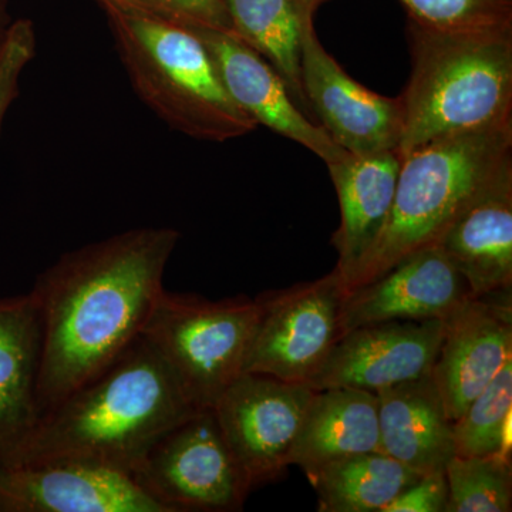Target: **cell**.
<instances>
[{"instance_id": "9a60e30c", "label": "cell", "mask_w": 512, "mask_h": 512, "mask_svg": "<svg viewBox=\"0 0 512 512\" xmlns=\"http://www.w3.org/2000/svg\"><path fill=\"white\" fill-rule=\"evenodd\" d=\"M191 30L207 47L229 97L256 126H265L308 148L326 164L345 156L346 151L333 143L322 127L303 116L285 80L241 37L217 30Z\"/></svg>"}, {"instance_id": "44dd1931", "label": "cell", "mask_w": 512, "mask_h": 512, "mask_svg": "<svg viewBox=\"0 0 512 512\" xmlns=\"http://www.w3.org/2000/svg\"><path fill=\"white\" fill-rule=\"evenodd\" d=\"M423 474L383 451L340 458L309 476L320 512H384Z\"/></svg>"}, {"instance_id": "9c48e42d", "label": "cell", "mask_w": 512, "mask_h": 512, "mask_svg": "<svg viewBox=\"0 0 512 512\" xmlns=\"http://www.w3.org/2000/svg\"><path fill=\"white\" fill-rule=\"evenodd\" d=\"M313 393L305 383L242 373L212 407L252 488L276 480L289 467Z\"/></svg>"}, {"instance_id": "8fae6325", "label": "cell", "mask_w": 512, "mask_h": 512, "mask_svg": "<svg viewBox=\"0 0 512 512\" xmlns=\"http://www.w3.org/2000/svg\"><path fill=\"white\" fill-rule=\"evenodd\" d=\"M301 77L306 101L318 114L320 127L346 153L399 150L400 97H384L352 79L323 49L313 23L303 32Z\"/></svg>"}, {"instance_id": "cb8c5ba5", "label": "cell", "mask_w": 512, "mask_h": 512, "mask_svg": "<svg viewBox=\"0 0 512 512\" xmlns=\"http://www.w3.org/2000/svg\"><path fill=\"white\" fill-rule=\"evenodd\" d=\"M447 512L512 511L510 454L454 456L446 470Z\"/></svg>"}, {"instance_id": "4dcf8cb0", "label": "cell", "mask_w": 512, "mask_h": 512, "mask_svg": "<svg viewBox=\"0 0 512 512\" xmlns=\"http://www.w3.org/2000/svg\"><path fill=\"white\" fill-rule=\"evenodd\" d=\"M301 2L303 3V6L312 13V15H315L316 9H318L322 3H325L326 0H301Z\"/></svg>"}, {"instance_id": "2e32d148", "label": "cell", "mask_w": 512, "mask_h": 512, "mask_svg": "<svg viewBox=\"0 0 512 512\" xmlns=\"http://www.w3.org/2000/svg\"><path fill=\"white\" fill-rule=\"evenodd\" d=\"M439 245L471 296L512 289V154L468 201Z\"/></svg>"}, {"instance_id": "30bf717a", "label": "cell", "mask_w": 512, "mask_h": 512, "mask_svg": "<svg viewBox=\"0 0 512 512\" xmlns=\"http://www.w3.org/2000/svg\"><path fill=\"white\" fill-rule=\"evenodd\" d=\"M444 320H392L349 330L308 380L313 390L377 393L430 375L444 338Z\"/></svg>"}, {"instance_id": "5bb4252c", "label": "cell", "mask_w": 512, "mask_h": 512, "mask_svg": "<svg viewBox=\"0 0 512 512\" xmlns=\"http://www.w3.org/2000/svg\"><path fill=\"white\" fill-rule=\"evenodd\" d=\"M0 512H165L130 476L70 461L0 460Z\"/></svg>"}, {"instance_id": "4316f807", "label": "cell", "mask_w": 512, "mask_h": 512, "mask_svg": "<svg viewBox=\"0 0 512 512\" xmlns=\"http://www.w3.org/2000/svg\"><path fill=\"white\" fill-rule=\"evenodd\" d=\"M141 12L187 29L234 33L225 0H133Z\"/></svg>"}, {"instance_id": "52a82bcc", "label": "cell", "mask_w": 512, "mask_h": 512, "mask_svg": "<svg viewBox=\"0 0 512 512\" xmlns=\"http://www.w3.org/2000/svg\"><path fill=\"white\" fill-rule=\"evenodd\" d=\"M165 512H234L252 490L212 409L164 434L131 476Z\"/></svg>"}, {"instance_id": "ba28073f", "label": "cell", "mask_w": 512, "mask_h": 512, "mask_svg": "<svg viewBox=\"0 0 512 512\" xmlns=\"http://www.w3.org/2000/svg\"><path fill=\"white\" fill-rule=\"evenodd\" d=\"M345 293L336 269L316 281L261 293L244 373L308 383L340 338Z\"/></svg>"}, {"instance_id": "f1b7e54d", "label": "cell", "mask_w": 512, "mask_h": 512, "mask_svg": "<svg viewBox=\"0 0 512 512\" xmlns=\"http://www.w3.org/2000/svg\"><path fill=\"white\" fill-rule=\"evenodd\" d=\"M10 25L12 23H9L6 19L5 10H3V5L0 3V50H2L3 43H5L6 36H8Z\"/></svg>"}, {"instance_id": "e0dca14e", "label": "cell", "mask_w": 512, "mask_h": 512, "mask_svg": "<svg viewBox=\"0 0 512 512\" xmlns=\"http://www.w3.org/2000/svg\"><path fill=\"white\" fill-rule=\"evenodd\" d=\"M402 161L399 150H384L346 153L326 164L339 200L340 225L332 245L338 252L335 269L345 288L389 220Z\"/></svg>"}, {"instance_id": "83f0119b", "label": "cell", "mask_w": 512, "mask_h": 512, "mask_svg": "<svg viewBox=\"0 0 512 512\" xmlns=\"http://www.w3.org/2000/svg\"><path fill=\"white\" fill-rule=\"evenodd\" d=\"M448 484L446 473L423 474L419 480L387 505L384 512H447Z\"/></svg>"}, {"instance_id": "7c38bea8", "label": "cell", "mask_w": 512, "mask_h": 512, "mask_svg": "<svg viewBox=\"0 0 512 512\" xmlns=\"http://www.w3.org/2000/svg\"><path fill=\"white\" fill-rule=\"evenodd\" d=\"M512 360V289L470 296L446 320L431 377L456 421Z\"/></svg>"}, {"instance_id": "4fadbf2b", "label": "cell", "mask_w": 512, "mask_h": 512, "mask_svg": "<svg viewBox=\"0 0 512 512\" xmlns=\"http://www.w3.org/2000/svg\"><path fill=\"white\" fill-rule=\"evenodd\" d=\"M471 293L440 245L420 249L379 278L346 291L340 336L360 326L392 320H446Z\"/></svg>"}, {"instance_id": "6da1fadb", "label": "cell", "mask_w": 512, "mask_h": 512, "mask_svg": "<svg viewBox=\"0 0 512 512\" xmlns=\"http://www.w3.org/2000/svg\"><path fill=\"white\" fill-rule=\"evenodd\" d=\"M180 238L174 228L127 229L66 252L37 276L30 292L43 325L42 414L140 338Z\"/></svg>"}, {"instance_id": "603a6c76", "label": "cell", "mask_w": 512, "mask_h": 512, "mask_svg": "<svg viewBox=\"0 0 512 512\" xmlns=\"http://www.w3.org/2000/svg\"><path fill=\"white\" fill-rule=\"evenodd\" d=\"M512 409V360L454 421L456 456L510 454L507 431Z\"/></svg>"}, {"instance_id": "d6986e66", "label": "cell", "mask_w": 512, "mask_h": 512, "mask_svg": "<svg viewBox=\"0 0 512 512\" xmlns=\"http://www.w3.org/2000/svg\"><path fill=\"white\" fill-rule=\"evenodd\" d=\"M380 450L420 474L446 470L456 456L454 421L430 375L376 393Z\"/></svg>"}, {"instance_id": "277c9868", "label": "cell", "mask_w": 512, "mask_h": 512, "mask_svg": "<svg viewBox=\"0 0 512 512\" xmlns=\"http://www.w3.org/2000/svg\"><path fill=\"white\" fill-rule=\"evenodd\" d=\"M101 6L131 87L171 130L227 143L258 128L229 97L197 33L138 9Z\"/></svg>"}, {"instance_id": "d4e9b609", "label": "cell", "mask_w": 512, "mask_h": 512, "mask_svg": "<svg viewBox=\"0 0 512 512\" xmlns=\"http://www.w3.org/2000/svg\"><path fill=\"white\" fill-rule=\"evenodd\" d=\"M410 20L440 30L512 28V0H400Z\"/></svg>"}, {"instance_id": "7a4b0ae2", "label": "cell", "mask_w": 512, "mask_h": 512, "mask_svg": "<svg viewBox=\"0 0 512 512\" xmlns=\"http://www.w3.org/2000/svg\"><path fill=\"white\" fill-rule=\"evenodd\" d=\"M147 340L40 417L9 463L70 461L133 476L167 431L198 412Z\"/></svg>"}, {"instance_id": "ffe728a7", "label": "cell", "mask_w": 512, "mask_h": 512, "mask_svg": "<svg viewBox=\"0 0 512 512\" xmlns=\"http://www.w3.org/2000/svg\"><path fill=\"white\" fill-rule=\"evenodd\" d=\"M369 451H382L376 393L349 387L315 390L289 466L309 477L332 461Z\"/></svg>"}, {"instance_id": "f546056e", "label": "cell", "mask_w": 512, "mask_h": 512, "mask_svg": "<svg viewBox=\"0 0 512 512\" xmlns=\"http://www.w3.org/2000/svg\"><path fill=\"white\" fill-rule=\"evenodd\" d=\"M97 2H99L100 5H104V3H111V5L123 6V8L137 9L133 0H97Z\"/></svg>"}, {"instance_id": "7402d4cb", "label": "cell", "mask_w": 512, "mask_h": 512, "mask_svg": "<svg viewBox=\"0 0 512 512\" xmlns=\"http://www.w3.org/2000/svg\"><path fill=\"white\" fill-rule=\"evenodd\" d=\"M235 35L285 80L293 99L306 104L301 77L302 37L313 15L301 0H225Z\"/></svg>"}, {"instance_id": "ac0fdd59", "label": "cell", "mask_w": 512, "mask_h": 512, "mask_svg": "<svg viewBox=\"0 0 512 512\" xmlns=\"http://www.w3.org/2000/svg\"><path fill=\"white\" fill-rule=\"evenodd\" d=\"M43 325L32 292L0 298V460H9L36 429Z\"/></svg>"}, {"instance_id": "8992f818", "label": "cell", "mask_w": 512, "mask_h": 512, "mask_svg": "<svg viewBox=\"0 0 512 512\" xmlns=\"http://www.w3.org/2000/svg\"><path fill=\"white\" fill-rule=\"evenodd\" d=\"M259 318L258 299L210 301L194 293L158 296L141 338L156 350L197 409H212L244 373Z\"/></svg>"}, {"instance_id": "484cf974", "label": "cell", "mask_w": 512, "mask_h": 512, "mask_svg": "<svg viewBox=\"0 0 512 512\" xmlns=\"http://www.w3.org/2000/svg\"><path fill=\"white\" fill-rule=\"evenodd\" d=\"M35 26L28 19H19L10 25L8 36L0 50V131L6 114L19 93L23 70L36 55Z\"/></svg>"}, {"instance_id": "5b68a950", "label": "cell", "mask_w": 512, "mask_h": 512, "mask_svg": "<svg viewBox=\"0 0 512 512\" xmlns=\"http://www.w3.org/2000/svg\"><path fill=\"white\" fill-rule=\"evenodd\" d=\"M512 154V124L431 141L404 154L389 220L346 291L379 278L420 249L439 245L481 185Z\"/></svg>"}, {"instance_id": "3957f363", "label": "cell", "mask_w": 512, "mask_h": 512, "mask_svg": "<svg viewBox=\"0 0 512 512\" xmlns=\"http://www.w3.org/2000/svg\"><path fill=\"white\" fill-rule=\"evenodd\" d=\"M412 76L399 153L512 124V28L440 30L410 20Z\"/></svg>"}]
</instances>
